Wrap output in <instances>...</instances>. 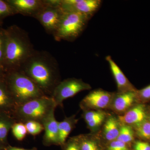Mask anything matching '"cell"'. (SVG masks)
<instances>
[{"label": "cell", "instance_id": "12", "mask_svg": "<svg viewBox=\"0 0 150 150\" xmlns=\"http://www.w3.org/2000/svg\"><path fill=\"white\" fill-rule=\"evenodd\" d=\"M137 90L115 93L110 106L112 110L122 114L129 110L137 100Z\"/></svg>", "mask_w": 150, "mask_h": 150}, {"label": "cell", "instance_id": "16", "mask_svg": "<svg viewBox=\"0 0 150 150\" xmlns=\"http://www.w3.org/2000/svg\"><path fill=\"white\" fill-rule=\"evenodd\" d=\"M78 121L76 116L73 115L71 117H66L63 121L59 122V145L62 147L66 143L67 138L74 128Z\"/></svg>", "mask_w": 150, "mask_h": 150}, {"label": "cell", "instance_id": "10", "mask_svg": "<svg viewBox=\"0 0 150 150\" xmlns=\"http://www.w3.org/2000/svg\"><path fill=\"white\" fill-rule=\"evenodd\" d=\"M16 14L34 18L49 4V0H6Z\"/></svg>", "mask_w": 150, "mask_h": 150}, {"label": "cell", "instance_id": "15", "mask_svg": "<svg viewBox=\"0 0 150 150\" xmlns=\"http://www.w3.org/2000/svg\"><path fill=\"white\" fill-rule=\"evenodd\" d=\"M16 107L4 81H0V112L12 116Z\"/></svg>", "mask_w": 150, "mask_h": 150}, {"label": "cell", "instance_id": "25", "mask_svg": "<svg viewBox=\"0 0 150 150\" xmlns=\"http://www.w3.org/2000/svg\"><path fill=\"white\" fill-rule=\"evenodd\" d=\"M16 15L13 9L6 0H0V21L7 17Z\"/></svg>", "mask_w": 150, "mask_h": 150}, {"label": "cell", "instance_id": "30", "mask_svg": "<svg viewBox=\"0 0 150 150\" xmlns=\"http://www.w3.org/2000/svg\"><path fill=\"white\" fill-rule=\"evenodd\" d=\"M134 150H150V144L148 142L137 141L134 143Z\"/></svg>", "mask_w": 150, "mask_h": 150}, {"label": "cell", "instance_id": "33", "mask_svg": "<svg viewBox=\"0 0 150 150\" xmlns=\"http://www.w3.org/2000/svg\"><path fill=\"white\" fill-rule=\"evenodd\" d=\"M9 145L5 144L0 142V150H5Z\"/></svg>", "mask_w": 150, "mask_h": 150}, {"label": "cell", "instance_id": "28", "mask_svg": "<svg viewBox=\"0 0 150 150\" xmlns=\"http://www.w3.org/2000/svg\"><path fill=\"white\" fill-rule=\"evenodd\" d=\"M63 150H81L77 137L71 138L62 147Z\"/></svg>", "mask_w": 150, "mask_h": 150}, {"label": "cell", "instance_id": "1", "mask_svg": "<svg viewBox=\"0 0 150 150\" xmlns=\"http://www.w3.org/2000/svg\"><path fill=\"white\" fill-rule=\"evenodd\" d=\"M19 70L30 78L45 96L50 97L62 81L58 62L46 51L35 50Z\"/></svg>", "mask_w": 150, "mask_h": 150}, {"label": "cell", "instance_id": "17", "mask_svg": "<svg viewBox=\"0 0 150 150\" xmlns=\"http://www.w3.org/2000/svg\"><path fill=\"white\" fill-rule=\"evenodd\" d=\"M106 115L101 110H88L84 111L83 116L88 128L94 131L102 125Z\"/></svg>", "mask_w": 150, "mask_h": 150}, {"label": "cell", "instance_id": "23", "mask_svg": "<svg viewBox=\"0 0 150 150\" xmlns=\"http://www.w3.org/2000/svg\"><path fill=\"white\" fill-rule=\"evenodd\" d=\"M14 137L19 141L24 139L28 134L27 129L25 123L22 122H16L11 128Z\"/></svg>", "mask_w": 150, "mask_h": 150}, {"label": "cell", "instance_id": "19", "mask_svg": "<svg viewBox=\"0 0 150 150\" xmlns=\"http://www.w3.org/2000/svg\"><path fill=\"white\" fill-rule=\"evenodd\" d=\"M16 122L11 115L0 112V142L9 145L7 141L8 134Z\"/></svg>", "mask_w": 150, "mask_h": 150}, {"label": "cell", "instance_id": "5", "mask_svg": "<svg viewBox=\"0 0 150 150\" xmlns=\"http://www.w3.org/2000/svg\"><path fill=\"white\" fill-rule=\"evenodd\" d=\"M90 19L82 14L64 12L59 27L53 35L57 41H74L82 33Z\"/></svg>", "mask_w": 150, "mask_h": 150}, {"label": "cell", "instance_id": "35", "mask_svg": "<svg viewBox=\"0 0 150 150\" xmlns=\"http://www.w3.org/2000/svg\"><path fill=\"white\" fill-rule=\"evenodd\" d=\"M3 23V21H0V27H1Z\"/></svg>", "mask_w": 150, "mask_h": 150}, {"label": "cell", "instance_id": "7", "mask_svg": "<svg viewBox=\"0 0 150 150\" xmlns=\"http://www.w3.org/2000/svg\"><path fill=\"white\" fill-rule=\"evenodd\" d=\"M91 88L90 85L81 79L69 78L61 81L54 89L51 97L57 106H62L65 100L74 96L77 94Z\"/></svg>", "mask_w": 150, "mask_h": 150}, {"label": "cell", "instance_id": "18", "mask_svg": "<svg viewBox=\"0 0 150 150\" xmlns=\"http://www.w3.org/2000/svg\"><path fill=\"white\" fill-rule=\"evenodd\" d=\"M118 119L110 116L105 121L103 128V135L105 139L109 142H112L118 138L120 129Z\"/></svg>", "mask_w": 150, "mask_h": 150}, {"label": "cell", "instance_id": "22", "mask_svg": "<svg viewBox=\"0 0 150 150\" xmlns=\"http://www.w3.org/2000/svg\"><path fill=\"white\" fill-rule=\"evenodd\" d=\"M135 132L138 137L150 141V122L146 120L134 126Z\"/></svg>", "mask_w": 150, "mask_h": 150}, {"label": "cell", "instance_id": "26", "mask_svg": "<svg viewBox=\"0 0 150 150\" xmlns=\"http://www.w3.org/2000/svg\"><path fill=\"white\" fill-rule=\"evenodd\" d=\"M6 41V29L0 27V67H2Z\"/></svg>", "mask_w": 150, "mask_h": 150}, {"label": "cell", "instance_id": "21", "mask_svg": "<svg viewBox=\"0 0 150 150\" xmlns=\"http://www.w3.org/2000/svg\"><path fill=\"white\" fill-rule=\"evenodd\" d=\"M134 139V131L131 126L121 124L117 140L129 144Z\"/></svg>", "mask_w": 150, "mask_h": 150}, {"label": "cell", "instance_id": "14", "mask_svg": "<svg viewBox=\"0 0 150 150\" xmlns=\"http://www.w3.org/2000/svg\"><path fill=\"white\" fill-rule=\"evenodd\" d=\"M105 59L108 63L110 71L115 79L118 88V93L137 90V89L131 83L111 56H108L105 57Z\"/></svg>", "mask_w": 150, "mask_h": 150}, {"label": "cell", "instance_id": "2", "mask_svg": "<svg viewBox=\"0 0 150 150\" xmlns=\"http://www.w3.org/2000/svg\"><path fill=\"white\" fill-rule=\"evenodd\" d=\"M6 41L3 68L6 72L19 70L35 51L28 33L16 25L6 29Z\"/></svg>", "mask_w": 150, "mask_h": 150}, {"label": "cell", "instance_id": "11", "mask_svg": "<svg viewBox=\"0 0 150 150\" xmlns=\"http://www.w3.org/2000/svg\"><path fill=\"white\" fill-rule=\"evenodd\" d=\"M148 113L144 104L137 105L130 108L122 115H119L118 120L121 124L137 126L147 120Z\"/></svg>", "mask_w": 150, "mask_h": 150}, {"label": "cell", "instance_id": "8", "mask_svg": "<svg viewBox=\"0 0 150 150\" xmlns=\"http://www.w3.org/2000/svg\"><path fill=\"white\" fill-rule=\"evenodd\" d=\"M115 93L102 89L92 91L81 101L80 107L84 111L108 108L110 106Z\"/></svg>", "mask_w": 150, "mask_h": 150}, {"label": "cell", "instance_id": "20", "mask_svg": "<svg viewBox=\"0 0 150 150\" xmlns=\"http://www.w3.org/2000/svg\"><path fill=\"white\" fill-rule=\"evenodd\" d=\"M77 138L81 150H100L96 140L88 135H80Z\"/></svg>", "mask_w": 150, "mask_h": 150}, {"label": "cell", "instance_id": "6", "mask_svg": "<svg viewBox=\"0 0 150 150\" xmlns=\"http://www.w3.org/2000/svg\"><path fill=\"white\" fill-rule=\"evenodd\" d=\"M60 0H49V4L34 17L47 33L53 35L59 27L64 11L59 6Z\"/></svg>", "mask_w": 150, "mask_h": 150}, {"label": "cell", "instance_id": "24", "mask_svg": "<svg viewBox=\"0 0 150 150\" xmlns=\"http://www.w3.org/2000/svg\"><path fill=\"white\" fill-rule=\"evenodd\" d=\"M24 123L27 129L28 134L33 136H37L44 131L43 124L38 121H30Z\"/></svg>", "mask_w": 150, "mask_h": 150}, {"label": "cell", "instance_id": "31", "mask_svg": "<svg viewBox=\"0 0 150 150\" xmlns=\"http://www.w3.org/2000/svg\"><path fill=\"white\" fill-rule=\"evenodd\" d=\"M5 150H38L37 148L33 147L31 149H24V148L17 147L12 146L9 145Z\"/></svg>", "mask_w": 150, "mask_h": 150}, {"label": "cell", "instance_id": "4", "mask_svg": "<svg viewBox=\"0 0 150 150\" xmlns=\"http://www.w3.org/2000/svg\"><path fill=\"white\" fill-rule=\"evenodd\" d=\"M57 105L52 97L44 96L32 100L17 106L12 116L16 122L43 121L55 112Z\"/></svg>", "mask_w": 150, "mask_h": 150}, {"label": "cell", "instance_id": "13", "mask_svg": "<svg viewBox=\"0 0 150 150\" xmlns=\"http://www.w3.org/2000/svg\"><path fill=\"white\" fill-rule=\"evenodd\" d=\"M58 123L59 122L56 121L55 118L54 112L48 116L42 123L44 129V134L43 137V144L44 146H59Z\"/></svg>", "mask_w": 150, "mask_h": 150}, {"label": "cell", "instance_id": "27", "mask_svg": "<svg viewBox=\"0 0 150 150\" xmlns=\"http://www.w3.org/2000/svg\"><path fill=\"white\" fill-rule=\"evenodd\" d=\"M136 94L138 100L143 102L150 100V84L139 90H137Z\"/></svg>", "mask_w": 150, "mask_h": 150}, {"label": "cell", "instance_id": "9", "mask_svg": "<svg viewBox=\"0 0 150 150\" xmlns=\"http://www.w3.org/2000/svg\"><path fill=\"white\" fill-rule=\"evenodd\" d=\"M102 2L100 0H60L59 6L64 12L78 13L91 19Z\"/></svg>", "mask_w": 150, "mask_h": 150}, {"label": "cell", "instance_id": "29", "mask_svg": "<svg viewBox=\"0 0 150 150\" xmlns=\"http://www.w3.org/2000/svg\"><path fill=\"white\" fill-rule=\"evenodd\" d=\"M107 150H129L127 144L118 140L110 142L107 146Z\"/></svg>", "mask_w": 150, "mask_h": 150}, {"label": "cell", "instance_id": "32", "mask_svg": "<svg viewBox=\"0 0 150 150\" xmlns=\"http://www.w3.org/2000/svg\"><path fill=\"white\" fill-rule=\"evenodd\" d=\"M6 72L2 67H0V81H4Z\"/></svg>", "mask_w": 150, "mask_h": 150}, {"label": "cell", "instance_id": "34", "mask_svg": "<svg viewBox=\"0 0 150 150\" xmlns=\"http://www.w3.org/2000/svg\"><path fill=\"white\" fill-rule=\"evenodd\" d=\"M148 119L149 120V121L150 122V111L148 113Z\"/></svg>", "mask_w": 150, "mask_h": 150}, {"label": "cell", "instance_id": "3", "mask_svg": "<svg viewBox=\"0 0 150 150\" xmlns=\"http://www.w3.org/2000/svg\"><path fill=\"white\" fill-rule=\"evenodd\" d=\"M4 81L17 106L46 96L30 78L20 70L6 72Z\"/></svg>", "mask_w": 150, "mask_h": 150}]
</instances>
